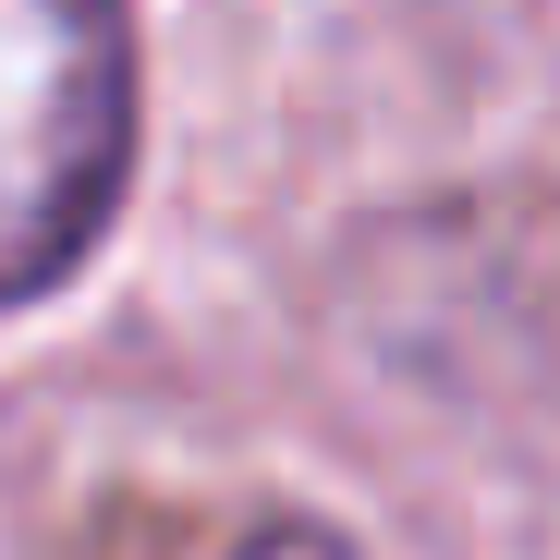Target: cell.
<instances>
[{
    "mask_svg": "<svg viewBox=\"0 0 560 560\" xmlns=\"http://www.w3.org/2000/svg\"><path fill=\"white\" fill-rule=\"evenodd\" d=\"M232 560H353V548H341L329 524H268V536H244Z\"/></svg>",
    "mask_w": 560,
    "mask_h": 560,
    "instance_id": "obj_2",
    "label": "cell"
},
{
    "mask_svg": "<svg viewBox=\"0 0 560 560\" xmlns=\"http://www.w3.org/2000/svg\"><path fill=\"white\" fill-rule=\"evenodd\" d=\"M135 171V0H0V305L98 256Z\"/></svg>",
    "mask_w": 560,
    "mask_h": 560,
    "instance_id": "obj_1",
    "label": "cell"
}]
</instances>
